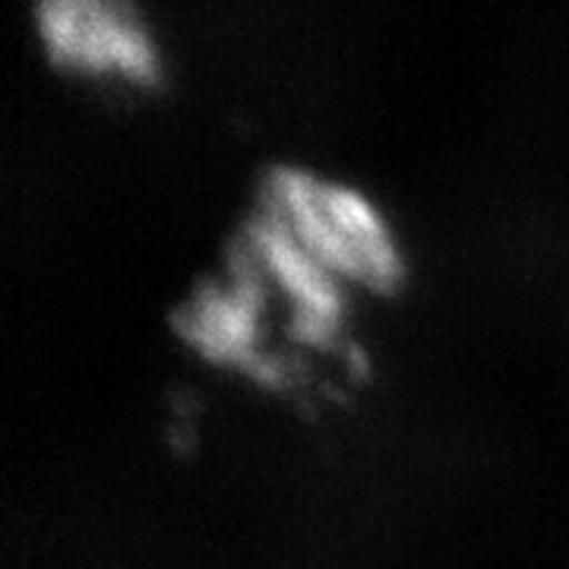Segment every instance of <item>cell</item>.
Instances as JSON below:
<instances>
[{"mask_svg": "<svg viewBox=\"0 0 569 569\" xmlns=\"http://www.w3.org/2000/svg\"><path fill=\"white\" fill-rule=\"evenodd\" d=\"M263 279L253 266L231 253V279L203 282L174 310V329L183 342L216 361H238L260 373L263 358L257 351Z\"/></svg>", "mask_w": 569, "mask_h": 569, "instance_id": "cell-3", "label": "cell"}, {"mask_svg": "<svg viewBox=\"0 0 569 569\" xmlns=\"http://www.w3.org/2000/svg\"><path fill=\"white\" fill-rule=\"evenodd\" d=\"M36 20L48 54L58 61L123 80H149L156 73V48L121 3L44 0L36 7Z\"/></svg>", "mask_w": 569, "mask_h": 569, "instance_id": "cell-2", "label": "cell"}, {"mask_svg": "<svg viewBox=\"0 0 569 569\" xmlns=\"http://www.w3.org/2000/svg\"><path fill=\"white\" fill-rule=\"evenodd\" d=\"M257 212L279 224L336 279L380 291L402 276L399 250L380 212L351 187L279 164L260 181Z\"/></svg>", "mask_w": 569, "mask_h": 569, "instance_id": "cell-1", "label": "cell"}]
</instances>
